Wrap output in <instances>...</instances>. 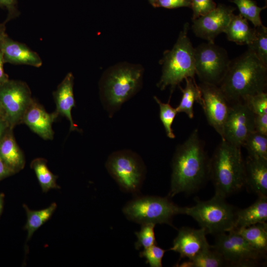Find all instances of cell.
I'll return each mask as SVG.
<instances>
[{
    "label": "cell",
    "instance_id": "obj_1",
    "mask_svg": "<svg viewBox=\"0 0 267 267\" xmlns=\"http://www.w3.org/2000/svg\"><path fill=\"white\" fill-rule=\"evenodd\" d=\"M209 165L204 142L195 129L175 152L169 196L198 189L209 177Z\"/></svg>",
    "mask_w": 267,
    "mask_h": 267
},
{
    "label": "cell",
    "instance_id": "obj_2",
    "mask_svg": "<svg viewBox=\"0 0 267 267\" xmlns=\"http://www.w3.org/2000/svg\"><path fill=\"white\" fill-rule=\"evenodd\" d=\"M267 67L247 50L230 60L219 87L229 103L243 102L247 97L265 92Z\"/></svg>",
    "mask_w": 267,
    "mask_h": 267
},
{
    "label": "cell",
    "instance_id": "obj_3",
    "mask_svg": "<svg viewBox=\"0 0 267 267\" xmlns=\"http://www.w3.org/2000/svg\"><path fill=\"white\" fill-rule=\"evenodd\" d=\"M215 195L225 198L245 186V164L241 147L222 140L210 159L209 177Z\"/></svg>",
    "mask_w": 267,
    "mask_h": 267
},
{
    "label": "cell",
    "instance_id": "obj_4",
    "mask_svg": "<svg viewBox=\"0 0 267 267\" xmlns=\"http://www.w3.org/2000/svg\"><path fill=\"white\" fill-rule=\"evenodd\" d=\"M188 29L186 23L173 48L164 53L162 74L157 84L161 90L168 86L173 89L186 78H194V48L187 35Z\"/></svg>",
    "mask_w": 267,
    "mask_h": 267
},
{
    "label": "cell",
    "instance_id": "obj_5",
    "mask_svg": "<svg viewBox=\"0 0 267 267\" xmlns=\"http://www.w3.org/2000/svg\"><path fill=\"white\" fill-rule=\"evenodd\" d=\"M225 199L215 194L207 201L197 200L194 206L184 207L183 214L193 218L207 233L229 232L233 228L236 210Z\"/></svg>",
    "mask_w": 267,
    "mask_h": 267
},
{
    "label": "cell",
    "instance_id": "obj_6",
    "mask_svg": "<svg viewBox=\"0 0 267 267\" xmlns=\"http://www.w3.org/2000/svg\"><path fill=\"white\" fill-rule=\"evenodd\" d=\"M183 208L167 198L148 196L130 201L123 211L130 220L141 224L166 223L172 226L173 217L178 214H183Z\"/></svg>",
    "mask_w": 267,
    "mask_h": 267
},
{
    "label": "cell",
    "instance_id": "obj_7",
    "mask_svg": "<svg viewBox=\"0 0 267 267\" xmlns=\"http://www.w3.org/2000/svg\"><path fill=\"white\" fill-rule=\"evenodd\" d=\"M195 69L201 83L219 86L230 61L226 50L214 43L194 48Z\"/></svg>",
    "mask_w": 267,
    "mask_h": 267
},
{
    "label": "cell",
    "instance_id": "obj_8",
    "mask_svg": "<svg viewBox=\"0 0 267 267\" xmlns=\"http://www.w3.org/2000/svg\"><path fill=\"white\" fill-rule=\"evenodd\" d=\"M228 232L217 234L215 244L212 245L222 256L227 265L252 267L265 257L235 231L232 230Z\"/></svg>",
    "mask_w": 267,
    "mask_h": 267
},
{
    "label": "cell",
    "instance_id": "obj_9",
    "mask_svg": "<svg viewBox=\"0 0 267 267\" xmlns=\"http://www.w3.org/2000/svg\"><path fill=\"white\" fill-rule=\"evenodd\" d=\"M141 70L134 67L117 69L109 76L105 87L107 107L117 110L137 90L141 78Z\"/></svg>",
    "mask_w": 267,
    "mask_h": 267
},
{
    "label": "cell",
    "instance_id": "obj_10",
    "mask_svg": "<svg viewBox=\"0 0 267 267\" xmlns=\"http://www.w3.org/2000/svg\"><path fill=\"white\" fill-rule=\"evenodd\" d=\"M33 100L25 82L8 80L0 85V102L5 120L12 129L22 123L23 115Z\"/></svg>",
    "mask_w": 267,
    "mask_h": 267
},
{
    "label": "cell",
    "instance_id": "obj_11",
    "mask_svg": "<svg viewBox=\"0 0 267 267\" xmlns=\"http://www.w3.org/2000/svg\"><path fill=\"white\" fill-rule=\"evenodd\" d=\"M106 167L118 184L130 192L137 191L143 177L141 162L136 155L128 151H119L112 154Z\"/></svg>",
    "mask_w": 267,
    "mask_h": 267
},
{
    "label": "cell",
    "instance_id": "obj_12",
    "mask_svg": "<svg viewBox=\"0 0 267 267\" xmlns=\"http://www.w3.org/2000/svg\"><path fill=\"white\" fill-rule=\"evenodd\" d=\"M255 115L245 102L231 104L225 121L222 140L241 147L255 130Z\"/></svg>",
    "mask_w": 267,
    "mask_h": 267
},
{
    "label": "cell",
    "instance_id": "obj_13",
    "mask_svg": "<svg viewBox=\"0 0 267 267\" xmlns=\"http://www.w3.org/2000/svg\"><path fill=\"white\" fill-rule=\"evenodd\" d=\"M198 86L203 100L202 108L208 122L222 137L229 103L219 86L202 83Z\"/></svg>",
    "mask_w": 267,
    "mask_h": 267
},
{
    "label": "cell",
    "instance_id": "obj_14",
    "mask_svg": "<svg viewBox=\"0 0 267 267\" xmlns=\"http://www.w3.org/2000/svg\"><path fill=\"white\" fill-rule=\"evenodd\" d=\"M234 8L219 5L205 15L192 20L195 35L208 42L214 43L216 37L224 32L232 15Z\"/></svg>",
    "mask_w": 267,
    "mask_h": 267
},
{
    "label": "cell",
    "instance_id": "obj_15",
    "mask_svg": "<svg viewBox=\"0 0 267 267\" xmlns=\"http://www.w3.org/2000/svg\"><path fill=\"white\" fill-rule=\"evenodd\" d=\"M206 234L201 227L194 229L182 227L179 229L173 245L169 250L178 253L181 259H191L211 247L207 240Z\"/></svg>",
    "mask_w": 267,
    "mask_h": 267
},
{
    "label": "cell",
    "instance_id": "obj_16",
    "mask_svg": "<svg viewBox=\"0 0 267 267\" xmlns=\"http://www.w3.org/2000/svg\"><path fill=\"white\" fill-rule=\"evenodd\" d=\"M58 115L54 112L48 113L44 107L33 99L26 109L22 123L45 140L52 139L54 132L52 124Z\"/></svg>",
    "mask_w": 267,
    "mask_h": 267
},
{
    "label": "cell",
    "instance_id": "obj_17",
    "mask_svg": "<svg viewBox=\"0 0 267 267\" xmlns=\"http://www.w3.org/2000/svg\"><path fill=\"white\" fill-rule=\"evenodd\" d=\"M0 50L4 63L26 64L36 67L42 65L39 55L26 44L12 40L6 35L0 41Z\"/></svg>",
    "mask_w": 267,
    "mask_h": 267
},
{
    "label": "cell",
    "instance_id": "obj_18",
    "mask_svg": "<svg viewBox=\"0 0 267 267\" xmlns=\"http://www.w3.org/2000/svg\"><path fill=\"white\" fill-rule=\"evenodd\" d=\"M245 164V185L258 196H267V159L248 156Z\"/></svg>",
    "mask_w": 267,
    "mask_h": 267
},
{
    "label": "cell",
    "instance_id": "obj_19",
    "mask_svg": "<svg viewBox=\"0 0 267 267\" xmlns=\"http://www.w3.org/2000/svg\"><path fill=\"white\" fill-rule=\"evenodd\" d=\"M74 77L69 73L58 86L53 95L56 104V113L65 117L70 123V131H79L71 115L72 108L75 106L73 94Z\"/></svg>",
    "mask_w": 267,
    "mask_h": 267
},
{
    "label": "cell",
    "instance_id": "obj_20",
    "mask_svg": "<svg viewBox=\"0 0 267 267\" xmlns=\"http://www.w3.org/2000/svg\"><path fill=\"white\" fill-rule=\"evenodd\" d=\"M13 129L8 130L0 142V158L14 174L24 168L25 159L16 142Z\"/></svg>",
    "mask_w": 267,
    "mask_h": 267
},
{
    "label": "cell",
    "instance_id": "obj_21",
    "mask_svg": "<svg viewBox=\"0 0 267 267\" xmlns=\"http://www.w3.org/2000/svg\"><path fill=\"white\" fill-rule=\"evenodd\" d=\"M267 220V196H258L248 207L236 210L233 228L238 230L251 225L266 222Z\"/></svg>",
    "mask_w": 267,
    "mask_h": 267
},
{
    "label": "cell",
    "instance_id": "obj_22",
    "mask_svg": "<svg viewBox=\"0 0 267 267\" xmlns=\"http://www.w3.org/2000/svg\"><path fill=\"white\" fill-rule=\"evenodd\" d=\"M248 20L240 14H232L230 20L223 33L227 39L238 44L248 45L255 36V28H252Z\"/></svg>",
    "mask_w": 267,
    "mask_h": 267
},
{
    "label": "cell",
    "instance_id": "obj_23",
    "mask_svg": "<svg viewBox=\"0 0 267 267\" xmlns=\"http://www.w3.org/2000/svg\"><path fill=\"white\" fill-rule=\"evenodd\" d=\"M186 86L184 89L179 87L182 96L179 105L176 108L178 113L184 112L190 119L194 117L193 105L195 101L202 107L203 100L200 88L194 78L185 79Z\"/></svg>",
    "mask_w": 267,
    "mask_h": 267
},
{
    "label": "cell",
    "instance_id": "obj_24",
    "mask_svg": "<svg viewBox=\"0 0 267 267\" xmlns=\"http://www.w3.org/2000/svg\"><path fill=\"white\" fill-rule=\"evenodd\" d=\"M233 230L241 235L256 251L266 256L267 251V224L266 222Z\"/></svg>",
    "mask_w": 267,
    "mask_h": 267
},
{
    "label": "cell",
    "instance_id": "obj_25",
    "mask_svg": "<svg viewBox=\"0 0 267 267\" xmlns=\"http://www.w3.org/2000/svg\"><path fill=\"white\" fill-rule=\"evenodd\" d=\"M23 206L27 215L24 228L27 231V241L37 229L50 219L57 208V204L52 203L47 208L37 211L30 209L25 204Z\"/></svg>",
    "mask_w": 267,
    "mask_h": 267
},
{
    "label": "cell",
    "instance_id": "obj_26",
    "mask_svg": "<svg viewBox=\"0 0 267 267\" xmlns=\"http://www.w3.org/2000/svg\"><path fill=\"white\" fill-rule=\"evenodd\" d=\"M227 265L222 256L211 247L181 263L182 267H221Z\"/></svg>",
    "mask_w": 267,
    "mask_h": 267
},
{
    "label": "cell",
    "instance_id": "obj_27",
    "mask_svg": "<svg viewBox=\"0 0 267 267\" xmlns=\"http://www.w3.org/2000/svg\"><path fill=\"white\" fill-rule=\"evenodd\" d=\"M46 163L45 159L38 158L33 160L31 163V167L35 172L42 191L44 192L51 189L60 188L56 183L58 177L49 170Z\"/></svg>",
    "mask_w": 267,
    "mask_h": 267
},
{
    "label": "cell",
    "instance_id": "obj_28",
    "mask_svg": "<svg viewBox=\"0 0 267 267\" xmlns=\"http://www.w3.org/2000/svg\"><path fill=\"white\" fill-rule=\"evenodd\" d=\"M243 146L249 156L267 159V135L255 131L248 136Z\"/></svg>",
    "mask_w": 267,
    "mask_h": 267
},
{
    "label": "cell",
    "instance_id": "obj_29",
    "mask_svg": "<svg viewBox=\"0 0 267 267\" xmlns=\"http://www.w3.org/2000/svg\"><path fill=\"white\" fill-rule=\"evenodd\" d=\"M255 28V36L252 42L247 45L248 49L267 67V28L263 25Z\"/></svg>",
    "mask_w": 267,
    "mask_h": 267
},
{
    "label": "cell",
    "instance_id": "obj_30",
    "mask_svg": "<svg viewBox=\"0 0 267 267\" xmlns=\"http://www.w3.org/2000/svg\"><path fill=\"white\" fill-rule=\"evenodd\" d=\"M232 1L237 6L240 14L251 22L254 27L263 25L260 13L266 7H259L252 0H232Z\"/></svg>",
    "mask_w": 267,
    "mask_h": 267
},
{
    "label": "cell",
    "instance_id": "obj_31",
    "mask_svg": "<svg viewBox=\"0 0 267 267\" xmlns=\"http://www.w3.org/2000/svg\"><path fill=\"white\" fill-rule=\"evenodd\" d=\"M160 108V118L164 127L167 136L171 139L175 138L172 129V124L178 113L176 108H173L169 102L163 103L156 96H154Z\"/></svg>",
    "mask_w": 267,
    "mask_h": 267
},
{
    "label": "cell",
    "instance_id": "obj_32",
    "mask_svg": "<svg viewBox=\"0 0 267 267\" xmlns=\"http://www.w3.org/2000/svg\"><path fill=\"white\" fill-rule=\"evenodd\" d=\"M155 225L152 223L142 224L140 230L135 233L137 238L135 243L136 249L139 250L141 247L144 249L156 244L154 233Z\"/></svg>",
    "mask_w": 267,
    "mask_h": 267
},
{
    "label": "cell",
    "instance_id": "obj_33",
    "mask_svg": "<svg viewBox=\"0 0 267 267\" xmlns=\"http://www.w3.org/2000/svg\"><path fill=\"white\" fill-rule=\"evenodd\" d=\"M165 251L163 249L153 245L144 248L143 251L140 252L139 256L145 258L146 263H148L151 267H161L162 260Z\"/></svg>",
    "mask_w": 267,
    "mask_h": 267
},
{
    "label": "cell",
    "instance_id": "obj_34",
    "mask_svg": "<svg viewBox=\"0 0 267 267\" xmlns=\"http://www.w3.org/2000/svg\"><path fill=\"white\" fill-rule=\"evenodd\" d=\"M245 102L255 115L267 114V93L263 92L247 97Z\"/></svg>",
    "mask_w": 267,
    "mask_h": 267
},
{
    "label": "cell",
    "instance_id": "obj_35",
    "mask_svg": "<svg viewBox=\"0 0 267 267\" xmlns=\"http://www.w3.org/2000/svg\"><path fill=\"white\" fill-rule=\"evenodd\" d=\"M190 6L193 10V20L205 15L217 6L213 0H191Z\"/></svg>",
    "mask_w": 267,
    "mask_h": 267
},
{
    "label": "cell",
    "instance_id": "obj_36",
    "mask_svg": "<svg viewBox=\"0 0 267 267\" xmlns=\"http://www.w3.org/2000/svg\"><path fill=\"white\" fill-rule=\"evenodd\" d=\"M17 4V0H0V7L2 8L5 7L8 10L7 16L4 23H6L20 15Z\"/></svg>",
    "mask_w": 267,
    "mask_h": 267
},
{
    "label": "cell",
    "instance_id": "obj_37",
    "mask_svg": "<svg viewBox=\"0 0 267 267\" xmlns=\"http://www.w3.org/2000/svg\"><path fill=\"white\" fill-rule=\"evenodd\" d=\"M191 0H158L156 6L174 8L191 6Z\"/></svg>",
    "mask_w": 267,
    "mask_h": 267
},
{
    "label": "cell",
    "instance_id": "obj_38",
    "mask_svg": "<svg viewBox=\"0 0 267 267\" xmlns=\"http://www.w3.org/2000/svg\"><path fill=\"white\" fill-rule=\"evenodd\" d=\"M255 130L258 133L267 135V114L255 115Z\"/></svg>",
    "mask_w": 267,
    "mask_h": 267
},
{
    "label": "cell",
    "instance_id": "obj_39",
    "mask_svg": "<svg viewBox=\"0 0 267 267\" xmlns=\"http://www.w3.org/2000/svg\"><path fill=\"white\" fill-rule=\"evenodd\" d=\"M10 128H11L5 119L0 117V142Z\"/></svg>",
    "mask_w": 267,
    "mask_h": 267
},
{
    "label": "cell",
    "instance_id": "obj_40",
    "mask_svg": "<svg viewBox=\"0 0 267 267\" xmlns=\"http://www.w3.org/2000/svg\"><path fill=\"white\" fill-rule=\"evenodd\" d=\"M4 63L3 54L0 50V85L9 80L8 76L4 72L3 67Z\"/></svg>",
    "mask_w": 267,
    "mask_h": 267
},
{
    "label": "cell",
    "instance_id": "obj_41",
    "mask_svg": "<svg viewBox=\"0 0 267 267\" xmlns=\"http://www.w3.org/2000/svg\"><path fill=\"white\" fill-rule=\"evenodd\" d=\"M13 174L0 158V180Z\"/></svg>",
    "mask_w": 267,
    "mask_h": 267
},
{
    "label": "cell",
    "instance_id": "obj_42",
    "mask_svg": "<svg viewBox=\"0 0 267 267\" xmlns=\"http://www.w3.org/2000/svg\"><path fill=\"white\" fill-rule=\"evenodd\" d=\"M5 23H0V41L7 34L5 33Z\"/></svg>",
    "mask_w": 267,
    "mask_h": 267
},
{
    "label": "cell",
    "instance_id": "obj_43",
    "mask_svg": "<svg viewBox=\"0 0 267 267\" xmlns=\"http://www.w3.org/2000/svg\"><path fill=\"white\" fill-rule=\"evenodd\" d=\"M4 197V195L3 193H0V215L3 210Z\"/></svg>",
    "mask_w": 267,
    "mask_h": 267
},
{
    "label": "cell",
    "instance_id": "obj_44",
    "mask_svg": "<svg viewBox=\"0 0 267 267\" xmlns=\"http://www.w3.org/2000/svg\"><path fill=\"white\" fill-rule=\"evenodd\" d=\"M0 117L5 118V113L0 102Z\"/></svg>",
    "mask_w": 267,
    "mask_h": 267
},
{
    "label": "cell",
    "instance_id": "obj_45",
    "mask_svg": "<svg viewBox=\"0 0 267 267\" xmlns=\"http://www.w3.org/2000/svg\"><path fill=\"white\" fill-rule=\"evenodd\" d=\"M150 3L154 6H156L158 0H149Z\"/></svg>",
    "mask_w": 267,
    "mask_h": 267
}]
</instances>
